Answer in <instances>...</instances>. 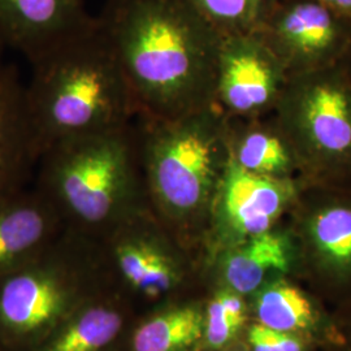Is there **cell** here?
<instances>
[{
  "label": "cell",
  "instance_id": "cell-5",
  "mask_svg": "<svg viewBox=\"0 0 351 351\" xmlns=\"http://www.w3.org/2000/svg\"><path fill=\"white\" fill-rule=\"evenodd\" d=\"M151 210L165 228L211 213L230 160L226 119L213 106L175 117L136 120Z\"/></svg>",
  "mask_w": 351,
  "mask_h": 351
},
{
  "label": "cell",
  "instance_id": "cell-8",
  "mask_svg": "<svg viewBox=\"0 0 351 351\" xmlns=\"http://www.w3.org/2000/svg\"><path fill=\"white\" fill-rule=\"evenodd\" d=\"M290 77L284 64L256 33L221 37L213 107L226 119L274 113Z\"/></svg>",
  "mask_w": 351,
  "mask_h": 351
},
{
  "label": "cell",
  "instance_id": "cell-9",
  "mask_svg": "<svg viewBox=\"0 0 351 351\" xmlns=\"http://www.w3.org/2000/svg\"><path fill=\"white\" fill-rule=\"evenodd\" d=\"M304 185L254 175L229 160L211 210L219 237L228 247L275 229Z\"/></svg>",
  "mask_w": 351,
  "mask_h": 351
},
{
  "label": "cell",
  "instance_id": "cell-25",
  "mask_svg": "<svg viewBox=\"0 0 351 351\" xmlns=\"http://www.w3.org/2000/svg\"><path fill=\"white\" fill-rule=\"evenodd\" d=\"M341 65H342L343 71L346 72V75H348V77L350 78L351 81V45L350 49H349V51H348V53H346L345 59L342 60V63H341Z\"/></svg>",
  "mask_w": 351,
  "mask_h": 351
},
{
  "label": "cell",
  "instance_id": "cell-6",
  "mask_svg": "<svg viewBox=\"0 0 351 351\" xmlns=\"http://www.w3.org/2000/svg\"><path fill=\"white\" fill-rule=\"evenodd\" d=\"M275 113L306 184L351 189V81L341 64L291 75Z\"/></svg>",
  "mask_w": 351,
  "mask_h": 351
},
{
  "label": "cell",
  "instance_id": "cell-13",
  "mask_svg": "<svg viewBox=\"0 0 351 351\" xmlns=\"http://www.w3.org/2000/svg\"><path fill=\"white\" fill-rule=\"evenodd\" d=\"M65 228L55 206L33 184L0 201V274L36 256Z\"/></svg>",
  "mask_w": 351,
  "mask_h": 351
},
{
  "label": "cell",
  "instance_id": "cell-14",
  "mask_svg": "<svg viewBox=\"0 0 351 351\" xmlns=\"http://www.w3.org/2000/svg\"><path fill=\"white\" fill-rule=\"evenodd\" d=\"M226 133L230 160L243 171L306 184L301 160L276 113L226 119Z\"/></svg>",
  "mask_w": 351,
  "mask_h": 351
},
{
  "label": "cell",
  "instance_id": "cell-23",
  "mask_svg": "<svg viewBox=\"0 0 351 351\" xmlns=\"http://www.w3.org/2000/svg\"><path fill=\"white\" fill-rule=\"evenodd\" d=\"M221 302L226 306V311L233 319V322L241 328L245 323V304L239 295L232 294V293H219Z\"/></svg>",
  "mask_w": 351,
  "mask_h": 351
},
{
  "label": "cell",
  "instance_id": "cell-24",
  "mask_svg": "<svg viewBox=\"0 0 351 351\" xmlns=\"http://www.w3.org/2000/svg\"><path fill=\"white\" fill-rule=\"evenodd\" d=\"M332 11L351 21V0H319Z\"/></svg>",
  "mask_w": 351,
  "mask_h": 351
},
{
  "label": "cell",
  "instance_id": "cell-4",
  "mask_svg": "<svg viewBox=\"0 0 351 351\" xmlns=\"http://www.w3.org/2000/svg\"><path fill=\"white\" fill-rule=\"evenodd\" d=\"M101 241L65 228L25 263L0 274V351H37L73 315L108 293Z\"/></svg>",
  "mask_w": 351,
  "mask_h": 351
},
{
  "label": "cell",
  "instance_id": "cell-16",
  "mask_svg": "<svg viewBox=\"0 0 351 351\" xmlns=\"http://www.w3.org/2000/svg\"><path fill=\"white\" fill-rule=\"evenodd\" d=\"M128 322L119 298L106 293L78 310L37 351H112Z\"/></svg>",
  "mask_w": 351,
  "mask_h": 351
},
{
  "label": "cell",
  "instance_id": "cell-19",
  "mask_svg": "<svg viewBox=\"0 0 351 351\" xmlns=\"http://www.w3.org/2000/svg\"><path fill=\"white\" fill-rule=\"evenodd\" d=\"M220 37L252 34L263 25L278 0H186Z\"/></svg>",
  "mask_w": 351,
  "mask_h": 351
},
{
  "label": "cell",
  "instance_id": "cell-1",
  "mask_svg": "<svg viewBox=\"0 0 351 351\" xmlns=\"http://www.w3.org/2000/svg\"><path fill=\"white\" fill-rule=\"evenodd\" d=\"M98 19L139 116L175 119L213 106L221 37L186 0H108Z\"/></svg>",
  "mask_w": 351,
  "mask_h": 351
},
{
  "label": "cell",
  "instance_id": "cell-26",
  "mask_svg": "<svg viewBox=\"0 0 351 351\" xmlns=\"http://www.w3.org/2000/svg\"><path fill=\"white\" fill-rule=\"evenodd\" d=\"M5 49H7V46H5L4 40L0 37V69L5 65V62H4V51H5Z\"/></svg>",
  "mask_w": 351,
  "mask_h": 351
},
{
  "label": "cell",
  "instance_id": "cell-11",
  "mask_svg": "<svg viewBox=\"0 0 351 351\" xmlns=\"http://www.w3.org/2000/svg\"><path fill=\"white\" fill-rule=\"evenodd\" d=\"M95 23L85 0H0V37L29 64Z\"/></svg>",
  "mask_w": 351,
  "mask_h": 351
},
{
  "label": "cell",
  "instance_id": "cell-7",
  "mask_svg": "<svg viewBox=\"0 0 351 351\" xmlns=\"http://www.w3.org/2000/svg\"><path fill=\"white\" fill-rule=\"evenodd\" d=\"M290 75L342 63L351 45V21L319 0H278L256 32Z\"/></svg>",
  "mask_w": 351,
  "mask_h": 351
},
{
  "label": "cell",
  "instance_id": "cell-18",
  "mask_svg": "<svg viewBox=\"0 0 351 351\" xmlns=\"http://www.w3.org/2000/svg\"><path fill=\"white\" fill-rule=\"evenodd\" d=\"M204 319L194 307L149 315L130 329L125 351H186L203 336Z\"/></svg>",
  "mask_w": 351,
  "mask_h": 351
},
{
  "label": "cell",
  "instance_id": "cell-12",
  "mask_svg": "<svg viewBox=\"0 0 351 351\" xmlns=\"http://www.w3.org/2000/svg\"><path fill=\"white\" fill-rule=\"evenodd\" d=\"M294 208L315 261L335 276H351V189L306 184Z\"/></svg>",
  "mask_w": 351,
  "mask_h": 351
},
{
  "label": "cell",
  "instance_id": "cell-15",
  "mask_svg": "<svg viewBox=\"0 0 351 351\" xmlns=\"http://www.w3.org/2000/svg\"><path fill=\"white\" fill-rule=\"evenodd\" d=\"M25 82L19 68L0 69V201L33 184L38 156L24 103Z\"/></svg>",
  "mask_w": 351,
  "mask_h": 351
},
{
  "label": "cell",
  "instance_id": "cell-3",
  "mask_svg": "<svg viewBox=\"0 0 351 351\" xmlns=\"http://www.w3.org/2000/svg\"><path fill=\"white\" fill-rule=\"evenodd\" d=\"M33 185L66 228L103 239L150 207L136 121L51 146L38 159Z\"/></svg>",
  "mask_w": 351,
  "mask_h": 351
},
{
  "label": "cell",
  "instance_id": "cell-21",
  "mask_svg": "<svg viewBox=\"0 0 351 351\" xmlns=\"http://www.w3.org/2000/svg\"><path fill=\"white\" fill-rule=\"evenodd\" d=\"M239 329V326L233 322V319L226 311V306L220 297L216 295L208 307V316L204 326L208 345L215 349L223 348L234 337Z\"/></svg>",
  "mask_w": 351,
  "mask_h": 351
},
{
  "label": "cell",
  "instance_id": "cell-17",
  "mask_svg": "<svg viewBox=\"0 0 351 351\" xmlns=\"http://www.w3.org/2000/svg\"><path fill=\"white\" fill-rule=\"evenodd\" d=\"M295 252V239L288 230L275 229L226 247L221 268L226 282L237 293L258 288L269 272H287Z\"/></svg>",
  "mask_w": 351,
  "mask_h": 351
},
{
  "label": "cell",
  "instance_id": "cell-2",
  "mask_svg": "<svg viewBox=\"0 0 351 351\" xmlns=\"http://www.w3.org/2000/svg\"><path fill=\"white\" fill-rule=\"evenodd\" d=\"M30 65L24 103L38 159L59 142L124 128L139 116L134 94L98 16L88 32Z\"/></svg>",
  "mask_w": 351,
  "mask_h": 351
},
{
  "label": "cell",
  "instance_id": "cell-10",
  "mask_svg": "<svg viewBox=\"0 0 351 351\" xmlns=\"http://www.w3.org/2000/svg\"><path fill=\"white\" fill-rule=\"evenodd\" d=\"M164 228L149 207L99 239L110 271L147 301L168 294L177 282L178 268Z\"/></svg>",
  "mask_w": 351,
  "mask_h": 351
},
{
  "label": "cell",
  "instance_id": "cell-22",
  "mask_svg": "<svg viewBox=\"0 0 351 351\" xmlns=\"http://www.w3.org/2000/svg\"><path fill=\"white\" fill-rule=\"evenodd\" d=\"M249 341L254 351H303L301 341L297 337L261 323L251 326Z\"/></svg>",
  "mask_w": 351,
  "mask_h": 351
},
{
  "label": "cell",
  "instance_id": "cell-20",
  "mask_svg": "<svg viewBox=\"0 0 351 351\" xmlns=\"http://www.w3.org/2000/svg\"><path fill=\"white\" fill-rule=\"evenodd\" d=\"M256 315L261 324L287 333L307 329L316 322L311 302L287 282H276L261 293Z\"/></svg>",
  "mask_w": 351,
  "mask_h": 351
}]
</instances>
